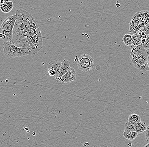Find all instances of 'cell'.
I'll return each instance as SVG.
<instances>
[{
  "instance_id": "obj_25",
  "label": "cell",
  "mask_w": 149,
  "mask_h": 147,
  "mask_svg": "<svg viewBox=\"0 0 149 147\" xmlns=\"http://www.w3.org/2000/svg\"><path fill=\"white\" fill-rule=\"evenodd\" d=\"M148 67L149 68V56H148Z\"/></svg>"
},
{
  "instance_id": "obj_15",
  "label": "cell",
  "mask_w": 149,
  "mask_h": 147,
  "mask_svg": "<svg viewBox=\"0 0 149 147\" xmlns=\"http://www.w3.org/2000/svg\"><path fill=\"white\" fill-rule=\"evenodd\" d=\"M132 45L134 46H138L142 43L141 39L140 38L138 33H135L132 36Z\"/></svg>"
},
{
  "instance_id": "obj_27",
  "label": "cell",
  "mask_w": 149,
  "mask_h": 147,
  "mask_svg": "<svg viewBox=\"0 0 149 147\" xmlns=\"http://www.w3.org/2000/svg\"><path fill=\"white\" fill-rule=\"evenodd\" d=\"M3 38V35L1 34V33H0V38Z\"/></svg>"
},
{
  "instance_id": "obj_20",
  "label": "cell",
  "mask_w": 149,
  "mask_h": 147,
  "mask_svg": "<svg viewBox=\"0 0 149 147\" xmlns=\"http://www.w3.org/2000/svg\"><path fill=\"white\" fill-rule=\"evenodd\" d=\"M145 133V137L146 140L149 142V125L147 126V129L144 132Z\"/></svg>"
},
{
  "instance_id": "obj_5",
  "label": "cell",
  "mask_w": 149,
  "mask_h": 147,
  "mask_svg": "<svg viewBox=\"0 0 149 147\" xmlns=\"http://www.w3.org/2000/svg\"><path fill=\"white\" fill-rule=\"evenodd\" d=\"M5 55L9 58L22 57L29 55V52L24 48L17 47L12 41L3 42Z\"/></svg>"
},
{
  "instance_id": "obj_17",
  "label": "cell",
  "mask_w": 149,
  "mask_h": 147,
  "mask_svg": "<svg viewBox=\"0 0 149 147\" xmlns=\"http://www.w3.org/2000/svg\"><path fill=\"white\" fill-rule=\"evenodd\" d=\"M125 132H135L136 129L134 125L131 124L128 121L125 123Z\"/></svg>"
},
{
  "instance_id": "obj_26",
  "label": "cell",
  "mask_w": 149,
  "mask_h": 147,
  "mask_svg": "<svg viewBox=\"0 0 149 147\" xmlns=\"http://www.w3.org/2000/svg\"><path fill=\"white\" fill-rule=\"evenodd\" d=\"M144 147H149V142L147 144V145H145Z\"/></svg>"
},
{
  "instance_id": "obj_9",
  "label": "cell",
  "mask_w": 149,
  "mask_h": 147,
  "mask_svg": "<svg viewBox=\"0 0 149 147\" xmlns=\"http://www.w3.org/2000/svg\"><path fill=\"white\" fill-rule=\"evenodd\" d=\"M61 63L58 60H55L51 61L48 63L47 70H51L55 72L56 74V79L58 77V74L61 67Z\"/></svg>"
},
{
  "instance_id": "obj_3",
  "label": "cell",
  "mask_w": 149,
  "mask_h": 147,
  "mask_svg": "<svg viewBox=\"0 0 149 147\" xmlns=\"http://www.w3.org/2000/svg\"><path fill=\"white\" fill-rule=\"evenodd\" d=\"M148 55L142 44L131 50L130 58L135 68L141 71H149Z\"/></svg>"
},
{
  "instance_id": "obj_1",
  "label": "cell",
  "mask_w": 149,
  "mask_h": 147,
  "mask_svg": "<svg viewBox=\"0 0 149 147\" xmlns=\"http://www.w3.org/2000/svg\"><path fill=\"white\" fill-rule=\"evenodd\" d=\"M43 38L40 30L13 31L12 42L17 47L27 50L30 55H33L41 50Z\"/></svg>"
},
{
  "instance_id": "obj_18",
  "label": "cell",
  "mask_w": 149,
  "mask_h": 147,
  "mask_svg": "<svg viewBox=\"0 0 149 147\" xmlns=\"http://www.w3.org/2000/svg\"><path fill=\"white\" fill-rule=\"evenodd\" d=\"M140 38L141 39L142 41V44L144 45V43L146 42V38H147V35L144 33L142 31H140L138 33Z\"/></svg>"
},
{
  "instance_id": "obj_12",
  "label": "cell",
  "mask_w": 149,
  "mask_h": 147,
  "mask_svg": "<svg viewBox=\"0 0 149 147\" xmlns=\"http://www.w3.org/2000/svg\"><path fill=\"white\" fill-rule=\"evenodd\" d=\"M136 132L138 134L144 132L147 129V126L146 123L144 121H140L134 125Z\"/></svg>"
},
{
  "instance_id": "obj_22",
  "label": "cell",
  "mask_w": 149,
  "mask_h": 147,
  "mask_svg": "<svg viewBox=\"0 0 149 147\" xmlns=\"http://www.w3.org/2000/svg\"><path fill=\"white\" fill-rule=\"evenodd\" d=\"M116 6L117 7H120V3H118V2H117V3H116Z\"/></svg>"
},
{
  "instance_id": "obj_11",
  "label": "cell",
  "mask_w": 149,
  "mask_h": 147,
  "mask_svg": "<svg viewBox=\"0 0 149 147\" xmlns=\"http://www.w3.org/2000/svg\"><path fill=\"white\" fill-rule=\"evenodd\" d=\"M13 3L10 1L6 4L3 3V4H0V9L2 12L5 13H9L11 10H13Z\"/></svg>"
},
{
  "instance_id": "obj_13",
  "label": "cell",
  "mask_w": 149,
  "mask_h": 147,
  "mask_svg": "<svg viewBox=\"0 0 149 147\" xmlns=\"http://www.w3.org/2000/svg\"><path fill=\"white\" fill-rule=\"evenodd\" d=\"M127 121L131 124L135 125L136 124L141 121L140 116L138 114H135V113L130 114L128 117Z\"/></svg>"
},
{
  "instance_id": "obj_19",
  "label": "cell",
  "mask_w": 149,
  "mask_h": 147,
  "mask_svg": "<svg viewBox=\"0 0 149 147\" xmlns=\"http://www.w3.org/2000/svg\"><path fill=\"white\" fill-rule=\"evenodd\" d=\"M145 50L149 49V35H147L146 42L144 45H142Z\"/></svg>"
},
{
  "instance_id": "obj_10",
  "label": "cell",
  "mask_w": 149,
  "mask_h": 147,
  "mask_svg": "<svg viewBox=\"0 0 149 147\" xmlns=\"http://www.w3.org/2000/svg\"><path fill=\"white\" fill-rule=\"evenodd\" d=\"M70 62L68 60H65L62 61L61 63V67L58 74V77L56 79L58 80H60L61 77L64 75H65L67 72L68 71L69 69L70 68Z\"/></svg>"
},
{
  "instance_id": "obj_16",
  "label": "cell",
  "mask_w": 149,
  "mask_h": 147,
  "mask_svg": "<svg viewBox=\"0 0 149 147\" xmlns=\"http://www.w3.org/2000/svg\"><path fill=\"white\" fill-rule=\"evenodd\" d=\"M123 40L125 44L127 46H129L132 45V35L130 34L126 33L124 35L123 38Z\"/></svg>"
},
{
  "instance_id": "obj_23",
  "label": "cell",
  "mask_w": 149,
  "mask_h": 147,
  "mask_svg": "<svg viewBox=\"0 0 149 147\" xmlns=\"http://www.w3.org/2000/svg\"><path fill=\"white\" fill-rule=\"evenodd\" d=\"M146 52L147 53V54H148V56H149V49H147L146 50Z\"/></svg>"
},
{
  "instance_id": "obj_7",
  "label": "cell",
  "mask_w": 149,
  "mask_h": 147,
  "mask_svg": "<svg viewBox=\"0 0 149 147\" xmlns=\"http://www.w3.org/2000/svg\"><path fill=\"white\" fill-rule=\"evenodd\" d=\"M141 25V19L139 13H136L132 17L129 24V30L130 33H138L139 31L143 29Z\"/></svg>"
},
{
  "instance_id": "obj_6",
  "label": "cell",
  "mask_w": 149,
  "mask_h": 147,
  "mask_svg": "<svg viewBox=\"0 0 149 147\" xmlns=\"http://www.w3.org/2000/svg\"><path fill=\"white\" fill-rule=\"evenodd\" d=\"M77 64L80 70L86 72L93 69L94 66V60L90 55L84 54L79 56Z\"/></svg>"
},
{
  "instance_id": "obj_4",
  "label": "cell",
  "mask_w": 149,
  "mask_h": 147,
  "mask_svg": "<svg viewBox=\"0 0 149 147\" xmlns=\"http://www.w3.org/2000/svg\"><path fill=\"white\" fill-rule=\"evenodd\" d=\"M17 20L15 14L6 17L0 27V33L3 35V41H12L14 26Z\"/></svg>"
},
{
  "instance_id": "obj_14",
  "label": "cell",
  "mask_w": 149,
  "mask_h": 147,
  "mask_svg": "<svg viewBox=\"0 0 149 147\" xmlns=\"http://www.w3.org/2000/svg\"><path fill=\"white\" fill-rule=\"evenodd\" d=\"M138 134L136 132H125L123 133V136L126 139L130 141H133L137 137Z\"/></svg>"
},
{
  "instance_id": "obj_24",
  "label": "cell",
  "mask_w": 149,
  "mask_h": 147,
  "mask_svg": "<svg viewBox=\"0 0 149 147\" xmlns=\"http://www.w3.org/2000/svg\"><path fill=\"white\" fill-rule=\"evenodd\" d=\"M4 3V0H1L0 1V4H3Z\"/></svg>"
},
{
  "instance_id": "obj_2",
  "label": "cell",
  "mask_w": 149,
  "mask_h": 147,
  "mask_svg": "<svg viewBox=\"0 0 149 147\" xmlns=\"http://www.w3.org/2000/svg\"><path fill=\"white\" fill-rule=\"evenodd\" d=\"M17 20L13 31H26L30 30H40L39 26L33 17L28 12L19 9L15 11Z\"/></svg>"
},
{
  "instance_id": "obj_8",
  "label": "cell",
  "mask_w": 149,
  "mask_h": 147,
  "mask_svg": "<svg viewBox=\"0 0 149 147\" xmlns=\"http://www.w3.org/2000/svg\"><path fill=\"white\" fill-rule=\"evenodd\" d=\"M76 76V72L75 70L73 68H70L68 71L61 77L59 81L63 83H70L75 80Z\"/></svg>"
},
{
  "instance_id": "obj_21",
  "label": "cell",
  "mask_w": 149,
  "mask_h": 147,
  "mask_svg": "<svg viewBox=\"0 0 149 147\" xmlns=\"http://www.w3.org/2000/svg\"><path fill=\"white\" fill-rule=\"evenodd\" d=\"M141 31H142L146 35H149V25L144 27Z\"/></svg>"
}]
</instances>
